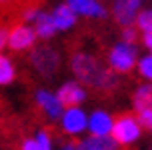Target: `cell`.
<instances>
[{"mask_svg": "<svg viewBox=\"0 0 152 150\" xmlns=\"http://www.w3.org/2000/svg\"><path fill=\"white\" fill-rule=\"evenodd\" d=\"M36 102H38V108H40L50 120H54V118L60 116L62 106H60V102L56 100V96L48 94V92H44V90H40V92L36 94Z\"/></svg>", "mask_w": 152, "mask_h": 150, "instance_id": "9", "label": "cell"}, {"mask_svg": "<svg viewBox=\"0 0 152 150\" xmlns=\"http://www.w3.org/2000/svg\"><path fill=\"white\" fill-rule=\"evenodd\" d=\"M6 40H8V30H6V26H0V52L6 46Z\"/></svg>", "mask_w": 152, "mask_h": 150, "instance_id": "22", "label": "cell"}, {"mask_svg": "<svg viewBox=\"0 0 152 150\" xmlns=\"http://www.w3.org/2000/svg\"><path fill=\"white\" fill-rule=\"evenodd\" d=\"M84 98H86V92H84L78 84L68 82V84H64V86L58 90L56 100L60 102V106H66V108H76V106L80 104Z\"/></svg>", "mask_w": 152, "mask_h": 150, "instance_id": "7", "label": "cell"}, {"mask_svg": "<svg viewBox=\"0 0 152 150\" xmlns=\"http://www.w3.org/2000/svg\"><path fill=\"white\" fill-rule=\"evenodd\" d=\"M54 24L50 14H44V12H38L34 14V34L40 38H50L54 34Z\"/></svg>", "mask_w": 152, "mask_h": 150, "instance_id": "14", "label": "cell"}, {"mask_svg": "<svg viewBox=\"0 0 152 150\" xmlns=\"http://www.w3.org/2000/svg\"><path fill=\"white\" fill-rule=\"evenodd\" d=\"M72 70L84 84H88L96 92L98 90L100 92H110L116 86V78H114L112 70L104 68L98 60L88 56V54H82V52L76 54L72 58Z\"/></svg>", "mask_w": 152, "mask_h": 150, "instance_id": "1", "label": "cell"}, {"mask_svg": "<svg viewBox=\"0 0 152 150\" xmlns=\"http://www.w3.org/2000/svg\"><path fill=\"white\" fill-rule=\"evenodd\" d=\"M62 126L68 134H78L86 128V116L80 108H68L62 116Z\"/></svg>", "mask_w": 152, "mask_h": 150, "instance_id": "8", "label": "cell"}, {"mask_svg": "<svg viewBox=\"0 0 152 150\" xmlns=\"http://www.w3.org/2000/svg\"><path fill=\"white\" fill-rule=\"evenodd\" d=\"M134 108L138 112L150 108V86H140L138 88L136 96H134Z\"/></svg>", "mask_w": 152, "mask_h": 150, "instance_id": "15", "label": "cell"}, {"mask_svg": "<svg viewBox=\"0 0 152 150\" xmlns=\"http://www.w3.org/2000/svg\"><path fill=\"white\" fill-rule=\"evenodd\" d=\"M14 78V68L10 64V60L0 56V84H8Z\"/></svg>", "mask_w": 152, "mask_h": 150, "instance_id": "16", "label": "cell"}, {"mask_svg": "<svg viewBox=\"0 0 152 150\" xmlns=\"http://www.w3.org/2000/svg\"><path fill=\"white\" fill-rule=\"evenodd\" d=\"M142 42L146 44V48H150V46H152V34H150V30H146L144 34H142Z\"/></svg>", "mask_w": 152, "mask_h": 150, "instance_id": "23", "label": "cell"}, {"mask_svg": "<svg viewBox=\"0 0 152 150\" xmlns=\"http://www.w3.org/2000/svg\"><path fill=\"white\" fill-rule=\"evenodd\" d=\"M66 6L72 10V12H80V14L86 16H104L106 10L102 8V4H98V0H68Z\"/></svg>", "mask_w": 152, "mask_h": 150, "instance_id": "10", "label": "cell"}, {"mask_svg": "<svg viewBox=\"0 0 152 150\" xmlns=\"http://www.w3.org/2000/svg\"><path fill=\"white\" fill-rule=\"evenodd\" d=\"M6 2H10V0H0V4H6Z\"/></svg>", "mask_w": 152, "mask_h": 150, "instance_id": "24", "label": "cell"}, {"mask_svg": "<svg viewBox=\"0 0 152 150\" xmlns=\"http://www.w3.org/2000/svg\"><path fill=\"white\" fill-rule=\"evenodd\" d=\"M110 138L114 142H118L124 148L126 144L134 142L138 136H140V124H138L136 116H132L130 112H122L114 118V124L110 128Z\"/></svg>", "mask_w": 152, "mask_h": 150, "instance_id": "2", "label": "cell"}, {"mask_svg": "<svg viewBox=\"0 0 152 150\" xmlns=\"http://www.w3.org/2000/svg\"><path fill=\"white\" fill-rule=\"evenodd\" d=\"M134 62H136V48L132 44L114 46L110 56H108L110 70H114V72H130Z\"/></svg>", "mask_w": 152, "mask_h": 150, "instance_id": "3", "label": "cell"}, {"mask_svg": "<svg viewBox=\"0 0 152 150\" xmlns=\"http://www.w3.org/2000/svg\"><path fill=\"white\" fill-rule=\"evenodd\" d=\"M88 128H90L92 136H108L112 128V118L106 112H94L88 122Z\"/></svg>", "mask_w": 152, "mask_h": 150, "instance_id": "12", "label": "cell"}, {"mask_svg": "<svg viewBox=\"0 0 152 150\" xmlns=\"http://www.w3.org/2000/svg\"><path fill=\"white\" fill-rule=\"evenodd\" d=\"M34 40H36V34H34L32 28H28V26H14L12 32L8 34L6 44L10 46L12 50H22V48L32 46Z\"/></svg>", "mask_w": 152, "mask_h": 150, "instance_id": "6", "label": "cell"}, {"mask_svg": "<svg viewBox=\"0 0 152 150\" xmlns=\"http://www.w3.org/2000/svg\"><path fill=\"white\" fill-rule=\"evenodd\" d=\"M152 14H150V10H144V12H140V14L136 16V26L142 32H146V30H150L152 28Z\"/></svg>", "mask_w": 152, "mask_h": 150, "instance_id": "17", "label": "cell"}, {"mask_svg": "<svg viewBox=\"0 0 152 150\" xmlns=\"http://www.w3.org/2000/svg\"><path fill=\"white\" fill-rule=\"evenodd\" d=\"M50 18H52V24H54L56 30H66V28H70V26L74 24L76 14L66 6V4H62V6H58L56 10H54V14L50 16Z\"/></svg>", "mask_w": 152, "mask_h": 150, "instance_id": "13", "label": "cell"}, {"mask_svg": "<svg viewBox=\"0 0 152 150\" xmlns=\"http://www.w3.org/2000/svg\"><path fill=\"white\" fill-rule=\"evenodd\" d=\"M36 144H38V150H50V136H48L46 130H42L36 136Z\"/></svg>", "mask_w": 152, "mask_h": 150, "instance_id": "20", "label": "cell"}, {"mask_svg": "<svg viewBox=\"0 0 152 150\" xmlns=\"http://www.w3.org/2000/svg\"><path fill=\"white\" fill-rule=\"evenodd\" d=\"M134 42H136L134 28H124V44H134Z\"/></svg>", "mask_w": 152, "mask_h": 150, "instance_id": "21", "label": "cell"}, {"mask_svg": "<svg viewBox=\"0 0 152 150\" xmlns=\"http://www.w3.org/2000/svg\"><path fill=\"white\" fill-rule=\"evenodd\" d=\"M78 150H124L110 136H90L88 140L78 142Z\"/></svg>", "mask_w": 152, "mask_h": 150, "instance_id": "11", "label": "cell"}, {"mask_svg": "<svg viewBox=\"0 0 152 150\" xmlns=\"http://www.w3.org/2000/svg\"><path fill=\"white\" fill-rule=\"evenodd\" d=\"M32 64L42 76H52L58 70V54L48 46H38L32 52Z\"/></svg>", "mask_w": 152, "mask_h": 150, "instance_id": "4", "label": "cell"}, {"mask_svg": "<svg viewBox=\"0 0 152 150\" xmlns=\"http://www.w3.org/2000/svg\"><path fill=\"white\" fill-rule=\"evenodd\" d=\"M140 8V0H118L114 4V18L116 22L122 24L124 28H128L130 24H134Z\"/></svg>", "mask_w": 152, "mask_h": 150, "instance_id": "5", "label": "cell"}, {"mask_svg": "<svg viewBox=\"0 0 152 150\" xmlns=\"http://www.w3.org/2000/svg\"><path fill=\"white\" fill-rule=\"evenodd\" d=\"M140 74L144 78H150L152 76V56H146V58L140 60Z\"/></svg>", "mask_w": 152, "mask_h": 150, "instance_id": "19", "label": "cell"}, {"mask_svg": "<svg viewBox=\"0 0 152 150\" xmlns=\"http://www.w3.org/2000/svg\"><path fill=\"white\" fill-rule=\"evenodd\" d=\"M136 120H138V124H140V128H150V124H152V112H150V108L140 110Z\"/></svg>", "mask_w": 152, "mask_h": 150, "instance_id": "18", "label": "cell"}]
</instances>
